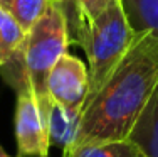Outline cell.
Instances as JSON below:
<instances>
[{
  "mask_svg": "<svg viewBox=\"0 0 158 157\" xmlns=\"http://www.w3.org/2000/svg\"><path fill=\"white\" fill-rule=\"evenodd\" d=\"M128 139L133 140L146 157H158V85L135 122Z\"/></svg>",
  "mask_w": 158,
  "mask_h": 157,
  "instance_id": "cell-8",
  "label": "cell"
},
{
  "mask_svg": "<svg viewBox=\"0 0 158 157\" xmlns=\"http://www.w3.org/2000/svg\"><path fill=\"white\" fill-rule=\"evenodd\" d=\"M113 0H69L64 7V14L67 17L71 41L81 46L88 36L91 25Z\"/></svg>",
  "mask_w": 158,
  "mask_h": 157,
  "instance_id": "cell-7",
  "label": "cell"
},
{
  "mask_svg": "<svg viewBox=\"0 0 158 157\" xmlns=\"http://www.w3.org/2000/svg\"><path fill=\"white\" fill-rule=\"evenodd\" d=\"M0 157H12V155L9 154V152L5 150V149L2 147V144H0ZM17 157H19V155H17Z\"/></svg>",
  "mask_w": 158,
  "mask_h": 157,
  "instance_id": "cell-14",
  "label": "cell"
},
{
  "mask_svg": "<svg viewBox=\"0 0 158 157\" xmlns=\"http://www.w3.org/2000/svg\"><path fill=\"white\" fill-rule=\"evenodd\" d=\"M62 157H146L141 149L130 139L121 140H103L77 144L67 152H62Z\"/></svg>",
  "mask_w": 158,
  "mask_h": 157,
  "instance_id": "cell-9",
  "label": "cell"
},
{
  "mask_svg": "<svg viewBox=\"0 0 158 157\" xmlns=\"http://www.w3.org/2000/svg\"><path fill=\"white\" fill-rule=\"evenodd\" d=\"M51 5H56V7H61V9L64 10V5H66V2L67 0H47Z\"/></svg>",
  "mask_w": 158,
  "mask_h": 157,
  "instance_id": "cell-13",
  "label": "cell"
},
{
  "mask_svg": "<svg viewBox=\"0 0 158 157\" xmlns=\"http://www.w3.org/2000/svg\"><path fill=\"white\" fill-rule=\"evenodd\" d=\"M19 157H34V155H19Z\"/></svg>",
  "mask_w": 158,
  "mask_h": 157,
  "instance_id": "cell-15",
  "label": "cell"
},
{
  "mask_svg": "<svg viewBox=\"0 0 158 157\" xmlns=\"http://www.w3.org/2000/svg\"><path fill=\"white\" fill-rule=\"evenodd\" d=\"M15 103V140L19 155L49 157L51 140L44 108L32 88H22Z\"/></svg>",
  "mask_w": 158,
  "mask_h": 157,
  "instance_id": "cell-4",
  "label": "cell"
},
{
  "mask_svg": "<svg viewBox=\"0 0 158 157\" xmlns=\"http://www.w3.org/2000/svg\"><path fill=\"white\" fill-rule=\"evenodd\" d=\"M69 42L66 14L61 7L49 3L44 15L27 31L24 46L19 51L25 83L34 89L39 100L47 98L46 81L49 71L66 52Z\"/></svg>",
  "mask_w": 158,
  "mask_h": 157,
  "instance_id": "cell-2",
  "label": "cell"
},
{
  "mask_svg": "<svg viewBox=\"0 0 158 157\" xmlns=\"http://www.w3.org/2000/svg\"><path fill=\"white\" fill-rule=\"evenodd\" d=\"M0 7L7 10L27 32L44 15L49 2L47 0H0Z\"/></svg>",
  "mask_w": 158,
  "mask_h": 157,
  "instance_id": "cell-12",
  "label": "cell"
},
{
  "mask_svg": "<svg viewBox=\"0 0 158 157\" xmlns=\"http://www.w3.org/2000/svg\"><path fill=\"white\" fill-rule=\"evenodd\" d=\"M27 32L7 10L0 7V68L22 49Z\"/></svg>",
  "mask_w": 158,
  "mask_h": 157,
  "instance_id": "cell-10",
  "label": "cell"
},
{
  "mask_svg": "<svg viewBox=\"0 0 158 157\" xmlns=\"http://www.w3.org/2000/svg\"><path fill=\"white\" fill-rule=\"evenodd\" d=\"M46 91L56 103L82 110L89 96V69L79 58L64 52L49 71Z\"/></svg>",
  "mask_w": 158,
  "mask_h": 157,
  "instance_id": "cell-5",
  "label": "cell"
},
{
  "mask_svg": "<svg viewBox=\"0 0 158 157\" xmlns=\"http://www.w3.org/2000/svg\"><path fill=\"white\" fill-rule=\"evenodd\" d=\"M39 102L40 107L44 108V113H46L51 147L61 149V152H67L76 144L82 110L66 108L56 103L54 100H51L49 96L44 100H39Z\"/></svg>",
  "mask_w": 158,
  "mask_h": 157,
  "instance_id": "cell-6",
  "label": "cell"
},
{
  "mask_svg": "<svg viewBox=\"0 0 158 157\" xmlns=\"http://www.w3.org/2000/svg\"><path fill=\"white\" fill-rule=\"evenodd\" d=\"M121 3L135 32L152 31L158 34V0H121Z\"/></svg>",
  "mask_w": 158,
  "mask_h": 157,
  "instance_id": "cell-11",
  "label": "cell"
},
{
  "mask_svg": "<svg viewBox=\"0 0 158 157\" xmlns=\"http://www.w3.org/2000/svg\"><path fill=\"white\" fill-rule=\"evenodd\" d=\"M158 85V34L136 32L121 61L86 100L76 144L128 139Z\"/></svg>",
  "mask_w": 158,
  "mask_h": 157,
  "instance_id": "cell-1",
  "label": "cell"
},
{
  "mask_svg": "<svg viewBox=\"0 0 158 157\" xmlns=\"http://www.w3.org/2000/svg\"><path fill=\"white\" fill-rule=\"evenodd\" d=\"M136 32L128 22L121 0H113L91 25L81 47L89 64V96L101 88L126 54ZM88 96V98H89Z\"/></svg>",
  "mask_w": 158,
  "mask_h": 157,
  "instance_id": "cell-3",
  "label": "cell"
},
{
  "mask_svg": "<svg viewBox=\"0 0 158 157\" xmlns=\"http://www.w3.org/2000/svg\"><path fill=\"white\" fill-rule=\"evenodd\" d=\"M67 2H69V0H67ZM67 2H66V5H67ZM66 5H64V7H66Z\"/></svg>",
  "mask_w": 158,
  "mask_h": 157,
  "instance_id": "cell-16",
  "label": "cell"
}]
</instances>
